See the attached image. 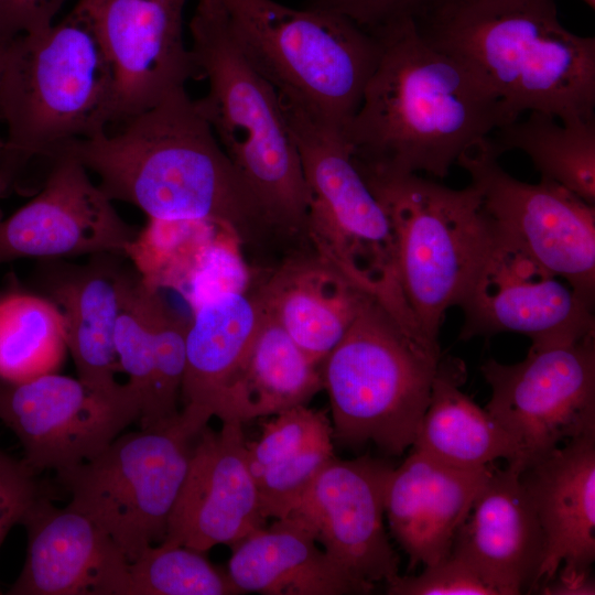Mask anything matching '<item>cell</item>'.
<instances>
[{
  "mask_svg": "<svg viewBox=\"0 0 595 595\" xmlns=\"http://www.w3.org/2000/svg\"><path fill=\"white\" fill-rule=\"evenodd\" d=\"M375 37L378 62L342 132L356 166L447 176L501 126L497 97L465 63L429 43L413 20Z\"/></svg>",
  "mask_w": 595,
  "mask_h": 595,
  "instance_id": "obj_1",
  "label": "cell"
},
{
  "mask_svg": "<svg viewBox=\"0 0 595 595\" xmlns=\"http://www.w3.org/2000/svg\"><path fill=\"white\" fill-rule=\"evenodd\" d=\"M71 145L104 194L150 219H203L231 227L242 244L274 230L185 88ZM60 156V158H61Z\"/></svg>",
  "mask_w": 595,
  "mask_h": 595,
  "instance_id": "obj_2",
  "label": "cell"
},
{
  "mask_svg": "<svg viewBox=\"0 0 595 595\" xmlns=\"http://www.w3.org/2000/svg\"><path fill=\"white\" fill-rule=\"evenodd\" d=\"M97 4L78 0L61 20L7 44L0 58V197L28 191L36 163L52 165L74 143L113 125L116 82Z\"/></svg>",
  "mask_w": 595,
  "mask_h": 595,
  "instance_id": "obj_3",
  "label": "cell"
},
{
  "mask_svg": "<svg viewBox=\"0 0 595 595\" xmlns=\"http://www.w3.org/2000/svg\"><path fill=\"white\" fill-rule=\"evenodd\" d=\"M415 23L491 89L501 126L529 111L595 118V39L566 29L555 0H439Z\"/></svg>",
  "mask_w": 595,
  "mask_h": 595,
  "instance_id": "obj_4",
  "label": "cell"
},
{
  "mask_svg": "<svg viewBox=\"0 0 595 595\" xmlns=\"http://www.w3.org/2000/svg\"><path fill=\"white\" fill-rule=\"evenodd\" d=\"M188 28L197 77L208 83L198 111L273 229L305 234L310 193L278 93L240 52L215 0H197Z\"/></svg>",
  "mask_w": 595,
  "mask_h": 595,
  "instance_id": "obj_5",
  "label": "cell"
},
{
  "mask_svg": "<svg viewBox=\"0 0 595 595\" xmlns=\"http://www.w3.org/2000/svg\"><path fill=\"white\" fill-rule=\"evenodd\" d=\"M442 354L418 322L370 296L320 365L333 436L392 455L413 445Z\"/></svg>",
  "mask_w": 595,
  "mask_h": 595,
  "instance_id": "obj_6",
  "label": "cell"
},
{
  "mask_svg": "<svg viewBox=\"0 0 595 595\" xmlns=\"http://www.w3.org/2000/svg\"><path fill=\"white\" fill-rule=\"evenodd\" d=\"M240 52L282 101L343 132L380 43L344 15L273 0H215Z\"/></svg>",
  "mask_w": 595,
  "mask_h": 595,
  "instance_id": "obj_7",
  "label": "cell"
},
{
  "mask_svg": "<svg viewBox=\"0 0 595 595\" xmlns=\"http://www.w3.org/2000/svg\"><path fill=\"white\" fill-rule=\"evenodd\" d=\"M361 174L391 224L399 291L439 339L445 311L461 304L493 238L479 194L470 184L452 188L420 174Z\"/></svg>",
  "mask_w": 595,
  "mask_h": 595,
  "instance_id": "obj_8",
  "label": "cell"
},
{
  "mask_svg": "<svg viewBox=\"0 0 595 595\" xmlns=\"http://www.w3.org/2000/svg\"><path fill=\"white\" fill-rule=\"evenodd\" d=\"M281 101L310 193L305 234L315 255L383 302L404 303L389 217L356 166L342 132Z\"/></svg>",
  "mask_w": 595,
  "mask_h": 595,
  "instance_id": "obj_9",
  "label": "cell"
},
{
  "mask_svg": "<svg viewBox=\"0 0 595 595\" xmlns=\"http://www.w3.org/2000/svg\"><path fill=\"white\" fill-rule=\"evenodd\" d=\"M205 425L180 411L163 429L120 434L90 461L56 473L71 496L68 505L94 520L133 562L165 539Z\"/></svg>",
  "mask_w": 595,
  "mask_h": 595,
  "instance_id": "obj_10",
  "label": "cell"
},
{
  "mask_svg": "<svg viewBox=\"0 0 595 595\" xmlns=\"http://www.w3.org/2000/svg\"><path fill=\"white\" fill-rule=\"evenodd\" d=\"M491 394L485 409L517 442L521 472L564 441L595 434V334L530 346L527 357L480 367Z\"/></svg>",
  "mask_w": 595,
  "mask_h": 595,
  "instance_id": "obj_11",
  "label": "cell"
},
{
  "mask_svg": "<svg viewBox=\"0 0 595 595\" xmlns=\"http://www.w3.org/2000/svg\"><path fill=\"white\" fill-rule=\"evenodd\" d=\"M498 158L487 138L456 164L469 174L493 227L594 307L595 205L547 178L520 181Z\"/></svg>",
  "mask_w": 595,
  "mask_h": 595,
  "instance_id": "obj_12",
  "label": "cell"
},
{
  "mask_svg": "<svg viewBox=\"0 0 595 595\" xmlns=\"http://www.w3.org/2000/svg\"><path fill=\"white\" fill-rule=\"evenodd\" d=\"M140 415L129 387L93 388L57 372L22 382L0 380V420L17 435L39 474L90 461Z\"/></svg>",
  "mask_w": 595,
  "mask_h": 595,
  "instance_id": "obj_13",
  "label": "cell"
},
{
  "mask_svg": "<svg viewBox=\"0 0 595 595\" xmlns=\"http://www.w3.org/2000/svg\"><path fill=\"white\" fill-rule=\"evenodd\" d=\"M493 226V225H491ZM493 227V238L461 306V339L522 334L532 346L595 334L593 306Z\"/></svg>",
  "mask_w": 595,
  "mask_h": 595,
  "instance_id": "obj_14",
  "label": "cell"
},
{
  "mask_svg": "<svg viewBox=\"0 0 595 595\" xmlns=\"http://www.w3.org/2000/svg\"><path fill=\"white\" fill-rule=\"evenodd\" d=\"M138 232L93 183L89 172L63 155L30 202L6 218L0 215V266L22 258L126 256Z\"/></svg>",
  "mask_w": 595,
  "mask_h": 595,
  "instance_id": "obj_15",
  "label": "cell"
},
{
  "mask_svg": "<svg viewBox=\"0 0 595 595\" xmlns=\"http://www.w3.org/2000/svg\"><path fill=\"white\" fill-rule=\"evenodd\" d=\"M392 468L368 455L348 461L334 456L289 515L310 528L332 559L374 585L399 574V558L383 524Z\"/></svg>",
  "mask_w": 595,
  "mask_h": 595,
  "instance_id": "obj_16",
  "label": "cell"
},
{
  "mask_svg": "<svg viewBox=\"0 0 595 595\" xmlns=\"http://www.w3.org/2000/svg\"><path fill=\"white\" fill-rule=\"evenodd\" d=\"M186 0H98L99 34L116 82L115 122L197 79L184 40Z\"/></svg>",
  "mask_w": 595,
  "mask_h": 595,
  "instance_id": "obj_17",
  "label": "cell"
},
{
  "mask_svg": "<svg viewBox=\"0 0 595 595\" xmlns=\"http://www.w3.org/2000/svg\"><path fill=\"white\" fill-rule=\"evenodd\" d=\"M240 422L205 425L197 435L163 541L206 552L263 528L256 479Z\"/></svg>",
  "mask_w": 595,
  "mask_h": 595,
  "instance_id": "obj_18",
  "label": "cell"
},
{
  "mask_svg": "<svg viewBox=\"0 0 595 595\" xmlns=\"http://www.w3.org/2000/svg\"><path fill=\"white\" fill-rule=\"evenodd\" d=\"M21 524L28 536L23 567L9 595H127L129 561L94 520L41 494Z\"/></svg>",
  "mask_w": 595,
  "mask_h": 595,
  "instance_id": "obj_19",
  "label": "cell"
},
{
  "mask_svg": "<svg viewBox=\"0 0 595 595\" xmlns=\"http://www.w3.org/2000/svg\"><path fill=\"white\" fill-rule=\"evenodd\" d=\"M542 529V563L529 592L556 574L588 575L595 560V434L567 442L520 473Z\"/></svg>",
  "mask_w": 595,
  "mask_h": 595,
  "instance_id": "obj_20",
  "label": "cell"
},
{
  "mask_svg": "<svg viewBox=\"0 0 595 595\" xmlns=\"http://www.w3.org/2000/svg\"><path fill=\"white\" fill-rule=\"evenodd\" d=\"M126 256L93 255L84 266L48 264L41 270V290L60 309L66 346L78 378L105 391L119 390L121 370L115 344L117 322L137 270L122 263Z\"/></svg>",
  "mask_w": 595,
  "mask_h": 595,
  "instance_id": "obj_21",
  "label": "cell"
},
{
  "mask_svg": "<svg viewBox=\"0 0 595 595\" xmlns=\"http://www.w3.org/2000/svg\"><path fill=\"white\" fill-rule=\"evenodd\" d=\"M520 473L515 463L493 467L451 552L468 562L498 595L530 591L543 559L542 529Z\"/></svg>",
  "mask_w": 595,
  "mask_h": 595,
  "instance_id": "obj_22",
  "label": "cell"
},
{
  "mask_svg": "<svg viewBox=\"0 0 595 595\" xmlns=\"http://www.w3.org/2000/svg\"><path fill=\"white\" fill-rule=\"evenodd\" d=\"M493 469H458L413 450L392 468L385 493L390 532L409 558V571L448 556L459 527Z\"/></svg>",
  "mask_w": 595,
  "mask_h": 595,
  "instance_id": "obj_23",
  "label": "cell"
},
{
  "mask_svg": "<svg viewBox=\"0 0 595 595\" xmlns=\"http://www.w3.org/2000/svg\"><path fill=\"white\" fill-rule=\"evenodd\" d=\"M317 366L343 339L366 301L363 290L316 255L290 259L253 293Z\"/></svg>",
  "mask_w": 595,
  "mask_h": 595,
  "instance_id": "obj_24",
  "label": "cell"
},
{
  "mask_svg": "<svg viewBox=\"0 0 595 595\" xmlns=\"http://www.w3.org/2000/svg\"><path fill=\"white\" fill-rule=\"evenodd\" d=\"M231 548L227 573L240 593L345 595L368 594L375 587L332 559L310 528L291 516Z\"/></svg>",
  "mask_w": 595,
  "mask_h": 595,
  "instance_id": "obj_25",
  "label": "cell"
},
{
  "mask_svg": "<svg viewBox=\"0 0 595 595\" xmlns=\"http://www.w3.org/2000/svg\"><path fill=\"white\" fill-rule=\"evenodd\" d=\"M191 309L181 412L207 423L215 416L260 326L263 311L253 293L234 291L208 295Z\"/></svg>",
  "mask_w": 595,
  "mask_h": 595,
  "instance_id": "obj_26",
  "label": "cell"
},
{
  "mask_svg": "<svg viewBox=\"0 0 595 595\" xmlns=\"http://www.w3.org/2000/svg\"><path fill=\"white\" fill-rule=\"evenodd\" d=\"M465 380L463 361L442 355L412 448L466 470L484 468L499 458L517 462V442L485 408L461 390Z\"/></svg>",
  "mask_w": 595,
  "mask_h": 595,
  "instance_id": "obj_27",
  "label": "cell"
},
{
  "mask_svg": "<svg viewBox=\"0 0 595 595\" xmlns=\"http://www.w3.org/2000/svg\"><path fill=\"white\" fill-rule=\"evenodd\" d=\"M323 389L315 365L285 331L263 312L260 326L229 381L215 416L246 423L306 404Z\"/></svg>",
  "mask_w": 595,
  "mask_h": 595,
  "instance_id": "obj_28",
  "label": "cell"
},
{
  "mask_svg": "<svg viewBox=\"0 0 595 595\" xmlns=\"http://www.w3.org/2000/svg\"><path fill=\"white\" fill-rule=\"evenodd\" d=\"M528 113L496 129L495 140L489 138L494 152L522 151L542 178L595 205V118L563 122L542 111Z\"/></svg>",
  "mask_w": 595,
  "mask_h": 595,
  "instance_id": "obj_29",
  "label": "cell"
},
{
  "mask_svg": "<svg viewBox=\"0 0 595 595\" xmlns=\"http://www.w3.org/2000/svg\"><path fill=\"white\" fill-rule=\"evenodd\" d=\"M66 351L57 305L10 275L0 290V380L22 382L57 372Z\"/></svg>",
  "mask_w": 595,
  "mask_h": 595,
  "instance_id": "obj_30",
  "label": "cell"
},
{
  "mask_svg": "<svg viewBox=\"0 0 595 595\" xmlns=\"http://www.w3.org/2000/svg\"><path fill=\"white\" fill-rule=\"evenodd\" d=\"M223 226L203 219L149 218L126 257L145 285L183 295Z\"/></svg>",
  "mask_w": 595,
  "mask_h": 595,
  "instance_id": "obj_31",
  "label": "cell"
},
{
  "mask_svg": "<svg viewBox=\"0 0 595 595\" xmlns=\"http://www.w3.org/2000/svg\"><path fill=\"white\" fill-rule=\"evenodd\" d=\"M241 594L203 552L162 541L129 563L127 595Z\"/></svg>",
  "mask_w": 595,
  "mask_h": 595,
  "instance_id": "obj_32",
  "label": "cell"
},
{
  "mask_svg": "<svg viewBox=\"0 0 595 595\" xmlns=\"http://www.w3.org/2000/svg\"><path fill=\"white\" fill-rule=\"evenodd\" d=\"M335 456L333 441L282 457L255 476L262 516L290 515L320 472Z\"/></svg>",
  "mask_w": 595,
  "mask_h": 595,
  "instance_id": "obj_33",
  "label": "cell"
},
{
  "mask_svg": "<svg viewBox=\"0 0 595 595\" xmlns=\"http://www.w3.org/2000/svg\"><path fill=\"white\" fill-rule=\"evenodd\" d=\"M334 440L328 416L306 404L284 410L263 425L260 437L247 441L253 477L273 462L307 447Z\"/></svg>",
  "mask_w": 595,
  "mask_h": 595,
  "instance_id": "obj_34",
  "label": "cell"
},
{
  "mask_svg": "<svg viewBox=\"0 0 595 595\" xmlns=\"http://www.w3.org/2000/svg\"><path fill=\"white\" fill-rule=\"evenodd\" d=\"M389 595H498L465 560L451 553L424 566L419 575H396L387 582Z\"/></svg>",
  "mask_w": 595,
  "mask_h": 595,
  "instance_id": "obj_35",
  "label": "cell"
},
{
  "mask_svg": "<svg viewBox=\"0 0 595 595\" xmlns=\"http://www.w3.org/2000/svg\"><path fill=\"white\" fill-rule=\"evenodd\" d=\"M439 0H307V9L346 17L376 36L403 22L420 19Z\"/></svg>",
  "mask_w": 595,
  "mask_h": 595,
  "instance_id": "obj_36",
  "label": "cell"
},
{
  "mask_svg": "<svg viewBox=\"0 0 595 595\" xmlns=\"http://www.w3.org/2000/svg\"><path fill=\"white\" fill-rule=\"evenodd\" d=\"M36 475L23 458H13L0 450V545L42 494Z\"/></svg>",
  "mask_w": 595,
  "mask_h": 595,
  "instance_id": "obj_37",
  "label": "cell"
},
{
  "mask_svg": "<svg viewBox=\"0 0 595 595\" xmlns=\"http://www.w3.org/2000/svg\"><path fill=\"white\" fill-rule=\"evenodd\" d=\"M66 0H0V31L8 37L50 26Z\"/></svg>",
  "mask_w": 595,
  "mask_h": 595,
  "instance_id": "obj_38",
  "label": "cell"
},
{
  "mask_svg": "<svg viewBox=\"0 0 595 595\" xmlns=\"http://www.w3.org/2000/svg\"><path fill=\"white\" fill-rule=\"evenodd\" d=\"M541 594L547 595H594L595 583L588 575L556 574L548 584L540 587Z\"/></svg>",
  "mask_w": 595,
  "mask_h": 595,
  "instance_id": "obj_39",
  "label": "cell"
},
{
  "mask_svg": "<svg viewBox=\"0 0 595 595\" xmlns=\"http://www.w3.org/2000/svg\"><path fill=\"white\" fill-rule=\"evenodd\" d=\"M12 37H8L6 36L1 31H0V58H1V55L7 46V44L10 42Z\"/></svg>",
  "mask_w": 595,
  "mask_h": 595,
  "instance_id": "obj_40",
  "label": "cell"
},
{
  "mask_svg": "<svg viewBox=\"0 0 595 595\" xmlns=\"http://www.w3.org/2000/svg\"><path fill=\"white\" fill-rule=\"evenodd\" d=\"M585 2L591 9L595 8V0H582Z\"/></svg>",
  "mask_w": 595,
  "mask_h": 595,
  "instance_id": "obj_41",
  "label": "cell"
},
{
  "mask_svg": "<svg viewBox=\"0 0 595 595\" xmlns=\"http://www.w3.org/2000/svg\"><path fill=\"white\" fill-rule=\"evenodd\" d=\"M0 148H1V139H0Z\"/></svg>",
  "mask_w": 595,
  "mask_h": 595,
  "instance_id": "obj_42",
  "label": "cell"
}]
</instances>
